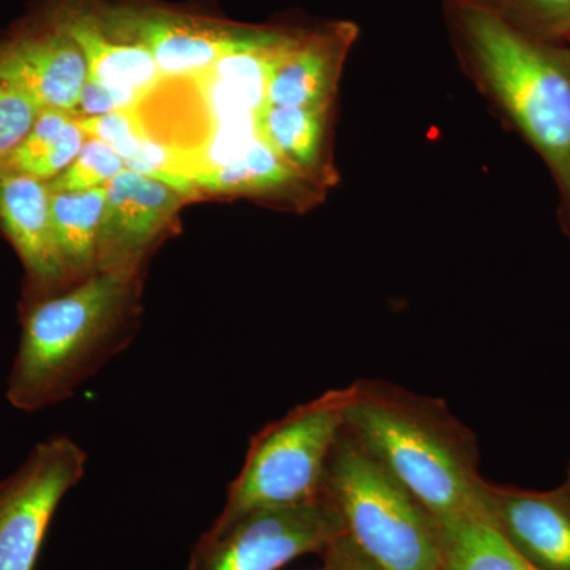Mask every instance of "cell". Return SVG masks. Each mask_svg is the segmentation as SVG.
Segmentation results:
<instances>
[{
	"label": "cell",
	"mask_w": 570,
	"mask_h": 570,
	"mask_svg": "<svg viewBox=\"0 0 570 570\" xmlns=\"http://www.w3.org/2000/svg\"><path fill=\"white\" fill-rule=\"evenodd\" d=\"M344 428L433 520L489 513L475 439L448 406L381 381L348 385Z\"/></svg>",
	"instance_id": "cell-1"
},
{
	"label": "cell",
	"mask_w": 570,
	"mask_h": 570,
	"mask_svg": "<svg viewBox=\"0 0 570 570\" xmlns=\"http://www.w3.org/2000/svg\"><path fill=\"white\" fill-rule=\"evenodd\" d=\"M448 18L469 75L542 157L570 208V45L466 0H448Z\"/></svg>",
	"instance_id": "cell-2"
},
{
	"label": "cell",
	"mask_w": 570,
	"mask_h": 570,
	"mask_svg": "<svg viewBox=\"0 0 570 570\" xmlns=\"http://www.w3.org/2000/svg\"><path fill=\"white\" fill-rule=\"evenodd\" d=\"M137 275L100 272L32 303L7 387L11 406L36 412L62 403L118 354Z\"/></svg>",
	"instance_id": "cell-3"
},
{
	"label": "cell",
	"mask_w": 570,
	"mask_h": 570,
	"mask_svg": "<svg viewBox=\"0 0 570 570\" xmlns=\"http://www.w3.org/2000/svg\"><path fill=\"white\" fill-rule=\"evenodd\" d=\"M326 490L347 534L381 570H442L430 513L344 428L330 456Z\"/></svg>",
	"instance_id": "cell-4"
},
{
	"label": "cell",
	"mask_w": 570,
	"mask_h": 570,
	"mask_svg": "<svg viewBox=\"0 0 570 570\" xmlns=\"http://www.w3.org/2000/svg\"><path fill=\"white\" fill-rule=\"evenodd\" d=\"M348 387L295 407L255 434L216 521L324 494L330 456L346 423Z\"/></svg>",
	"instance_id": "cell-5"
},
{
	"label": "cell",
	"mask_w": 570,
	"mask_h": 570,
	"mask_svg": "<svg viewBox=\"0 0 570 570\" xmlns=\"http://www.w3.org/2000/svg\"><path fill=\"white\" fill-rule=\"evenodd\" d=\"M346 532L343 513L325 487L324 494L302 504L214 520L195 543L189 570H279L303 554H321Z\"/></svg>",
	"instance_id": "cell-6"
},
{
	"label": "cell",
	"mask_w": 570,
	"mask_h": 570,
	"mask_svg": "<svg viewBox=\"0 0 570 570\" xmlns=\"http://www.w3.org/2000/svg\"><path fill=\"white\" fill-rule=\"evenodd\" d=\"M86 461L73 439L58 434L0 482V570H36L52 517L85 475Z\"/></svg>",
	"instance_id": "cell-7"
},
{
	"label": "cell",
	"mask_w": 570,
	"mask_h": 570,
	"mask_svg": "<svg viewBox=\"0 0 570 570\" xmlns=\"http://www.w3.org/2000/svg\"><path fill=\"white\" fill-rule=\"evenodd\" d=\"M100 18L112 31L145 45L163 77L204 73L219 59L261 43L273 31L154 9L107 10Z\"/></svg>",
	"instance_id": "cell-8"
},
{
	"label": "cell",
	"mask_w": 570,
	"mask_h": 570,
	"mask_svg": "<svg viewBox=\"0 0 570 570\" xmlns=\"http://www.w3.org/2000/svg\"><path fill=\"white\" fill-rule=\"evenodd\" d=\"M105 194L97 272H138L142 255L170 223L183 197L129 168L105 186Z\"/></svg>",
	"instance_id": "cell-9"
},
{
	"label": "cell",
	"mask_w": 570,
	"mask_h": 570,
	"mask_svg": "<svg viewBox=\"0 0 570 570\" xmlns=\"http://www.w3.org/2000/svg\"><path fill=\"white\" fill-rule=\"evenodd\" d=\"M491 521L539 570H570V493L485 483Z\"/></svg>",
	"instance_id": "cell-10"
},
{
	"label": "cell",
	"mask_w": 570,
	"mask_h": 570,
	"mask_svg": "<svg viewBox=\"0 0 570 570\" xmlns=\"http://www.w3.org/2000/svg\"><path fill=\"white\" fill-rule=\"evenodd\" d=\"M86 80L85 56L56 26L0 43V86L32 97L43 108L73 112Z\"/></svg>",
	"instance_id": "cell-11"
},
{
	"label": "cell",
	"mask_w": 570,
	"mask_h": 570,
	"mask_svg": "<svg viewBox=\"0 0 570 570\" xmlns=\"http://www.w3.org/2000/svg\"><path fill=\"white\" fill-rule=\"evenodd\" d=\"M358 36L341 21L313 33H296L276 59L266 85V105L332 110L344 59Z\"/></svg>",
	"instance_id": "cell-12"
},
{
	"label": "cell",
	"mask_w": 570,
	"mask_h": 570,
	"mask_svg": "<svg viewBox=\"0 0 570 570\" xmlns=\"http://www.w3.org/2000/svg\"><path fill=\"white\" fill-rule=\"evenodd\" d=\"M0 225L37 291L48 292L69 281L56 242L47 181L0 165Z\"/></svg>",
	"instance_id": "cell-13"
},
{
	"label": "cell",
	"mask_w": 570,
	"mask_h": 570,
	"mask_svg": "<svg viewBox=\"0 0 570 570\" xmlns=\"http://www.w3.org/2000/svg\"><path fill=\"white\" fill-rule=\"evenodd\" d=\"M52 26L80 48L88 63V77L96 81L146 92L163 77L148 48L112 31L100 14L66 9Z\"/></svg>",
	"instance_id": "cell-14"
},
{
	"label": "cell",
	"mask_w": 570,
	"mask_h": 570,
	"mask_svg": "<svg viewBox=\"0 0 570 570\" xmlns=\"http://www.w3.org/2000/svg\"><path fill=\"white\" fill-rule=\"evenodd\" d=\"M433 521L442 570H539L510 546L489 513Z\"/></svg>",
	"instance_id": "cell-15"
},
{
	"label": "cell",
	"mask_w": 570,
	"mask_h": 570,
	"mask_svg": "<svg viewBox=\"0 0 570 570\" xmlns=\"http://www.w3.org/2000/svg\"><path fill=\"white\" fill-rule=\"evenodd\" d=\"M105 187L85 193H51V217L56 242L61 250L67 275H97L100 225L104 219Z\"/></svg>",
	"instance_id": "cell-16"
},
{
	"label": "cell",
	"mask_w": 570,
	"mask_h": 570,
	"mask_svg": "<svg viewBox=\"0 0 570 570\" xmlns=\"http://www.w3.org/2000/svg\"><path fill=\"white\" fill-rule=\"evenodd\" d=\"M330 110L266 105L258 115V132L303 176H321L328 140Z\"/></svg>",
	"instance_id": "cell-17"
},
{
	"label": "cell",
	"mask_w": 570,
	"mask_h": 570,
	"mask_svg": "<svg viewBox=\"0 0 570 570\" xmlns=\"http://www.w3.org/2000/svg\"><path fill=\"white\" fill-rule=\"evenodd\" d=\"M86 138L73 112L43 108L28 137L0 165L48 183L73 163Z\"/></svg>",
	"instance_id": "cell-18"
},
{
	"label": "cell",
	"mask_w": 570,
	"mask_h": 570,
	"mask_svg": "<svg viewBox=\"0 0 570 570\" xmlns=\"http://www.w3.org/2000/svg\"><path fill=\"white\" fill-rule=\"evenodd\" d=\"M305 178L265 140H258L236 163L194 174V183L216 194H268L288 189Z\"/></svg>",
	"instance_id": "cell-19"
},
{
	"label": "cell",
	"mask_w": 570,
	"mask_h": 570,
	"mask_svg": "<svg viewBox=\"0 0 570 570\" xmlns=\"http://www.w3.org/2000/svg\"><path fill=\"white\" fill-rule=\"evenodd\" d=\"M532 37L570 43V0H466Z\"/></svg>",
	"instance_id": "cell-20"
},
{
	"label": "cell",
	"mask_w": 570,
	"mask_h": 570,
	"mask_svg": "<svg viewBox=\"0 0 570 570\" xmlns=\"http://www.w3.org/2000/svg\"><path fill=\"white\" fill-rule=\"evenodd\" d=\"M126 168L110 146L99 140H86L73 163L48 181L51 193H85L107 186Z\"/></svg>",
	"instance_id": "cell-21"
},
{
	"label": "cell",
	"mask_w": 570,
	"mask_h": 570,
	"mask_svg": "<svg viewBox=\"0 0 570 570\" xmlns=\"http://www.w3.org/2000/svg\"><path fill=\"white\" fill-rule=\"evenodd\" d=\"M124 165L135 174L167 184L181 197H194L197 194L198 187L194 183L189 164H186V157L167 148L163 142L153 140L149 135L142 138L138 151Z\"/></svg>",
	"instance_id": "cell-22"
},
{
	"label": "cell",
	"mask_w": 570,
	"mask_h": 570,
	"mask_svg": "<svg viewBox=\"0 0 570 570\" xmlns=\"http://www.w3.org/2000/svg\"><path fill=\"white\" fill-rule=\"evenodd\" d=\"M77 118L86 137L110 146L124 163L138 151L142 138L148 135L134 108L102 116H89V118L77 116Z\"/></svg>",
	"instance_id": "cell-23"
},
{
	"label": "cell",
	"mask_w": 570,
	"mask_h": 570,
	"mask_svg": "<svg viewBox=\"0 0 570 570\" xmlns=\"http://www.w3.org/2000/svg\"><path fill=\"white\" fill-rule=\"evenodd\" d=\"M41 110L32 97L0 86V163L28 137Z\"/></svg>",
	"instance_id": "cell-24"
},
{
	"label": "cell",
	"mask_w": 570,
	"mask_h": 570,
	"mask_svg": "<svg viewBox=\"0 0 570 570\" xmlns=\"http://www.w3.org/2000/svg\"><path fill=\"white\" fill-rule=\"evenodd\" d=\"M142 94L130 91V89L112 88V86L104 85L88 77L82 85L80 99H78L75 116H102L108 112L127 110L134 108V105L141 99Z\"/></svg>",
	"instance_id": "cell-25"
},
{
	"label": "cell",
	"mask_w": 570,
	"mask_h": 570,
	"mask_svg": "<svg viewBox=\"0 0 570 570\" xmlns=\"http://www.w3.org/2000/svg\"><path fill=\"white\" fill-rule=\"evenodd\" d=\"M322 570H381L360 550L351 535L343 534L321 553Z\"/></svg>",
	"instance_id": "cell-26"
},
{
	"label": "cell",
	"mask_w": 570,
	"mask_h": 570,
	"mask_svg": "<svg viewBox=\"0 0 570 570\" xmlns=\"http://www.w3.org/2000/svg\"><path fill=\"white\" fill-rule=\"evenodd\" d=\"M564 489L569 491L570 493V469H569V478H568V482H566V485H564Z\"/></svg>",
	"instance_id": "cell-27"
}]
</instances>
